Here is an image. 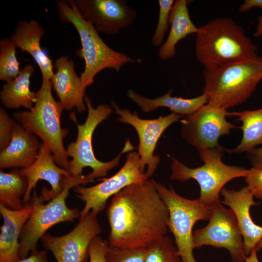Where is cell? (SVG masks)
<instances>
[{
    "instance_id": "obj_1",
    "label": "cell",
    "mask_w": 262,
    "mask_h": 262,
    "mask_svg": "<svg viewBox=\"0 0 262 262\" xmlns=\"http://www.w3.org/2000/svg\"><path fill=\"white\" fill-rule=\"evenodd\" d=\"M153 179L131 184L114 196L107 207L110 246L146 248L168 231L169 211Z\"/></svg>"
},
{
    "instance_id": "obj_2",
    "label": "cell",
    "mask_w": 262,
    "mask_h": 262,
    "mask_svg": "<svg viewBox=\"0 0 262 262\" xmlns=\"http://www.w3.org/2000/svg\"><path fill=\"white\" fill-rule=\"evenodd\" d=\"M258 47L233 19L218 17L198 28L195 54L204 68L255 59Z\"/></svg>"
},
{
    "instance_id": "obj_3",
    "label": "cell",
    "mask_w": 262,
    "mask_h": 262,
    "mask_svg": "<svg viewBox=\"0 0 262 262\" xmlns=\"http://www.w3.org/2000/svg\"><path fill=\"white\" fill-rule=\"evenodd\" d=\"M208 103L227 110L246 101L262 80V57L203 70Z\"/></svg>"
},
{
    "instance_id": "obj_4",
    "label": "cell",
    "mask_w": 262,
    "mask_h": 262,
    "mask_svg": "<svg viewBox=\"0 0 262 262\" xmlns=\"http://www.w3.org/2000/svg\"><path fill=\"white\" fill-rule=\"evenodd\" d=\"M56 3L61 21L72 24L80 38L82 48L78 54L85 62L84 69L80 76L85 91L101 70L109 68L119 72L128 63L141 62L109 47L94 27L82 17L72 0H56Z\"/></svg>"
},
{
    "instance_id": "obj_5",
    "label": "cell",
    "mask_w": 262,
    "mask_h": 262,
    "mask_svg": "<svg viewBox=\"0 0 262 262\" xmlns=\"http://www.w3.org/2000/svg\"><path fill=\"white\" fill-rule=\"evenodd\" d=\"M52 88L50 80H42L33 107L16 112L13 116L27 131L42 140L58 166L68 171L69 161L63 141L69 131L62 128L61 116L64 109L53 98Z\"/></svg>"
},
{
    "instance_id": "obj_6",
    "label": "cell",
    "mask_w": 262,
    "mask_h": 262,
    "mask_svg": "<svg viewBox=\"0 0 262 262\" xmlns=\"http://www.w3.org/2000/svg\"><path fill=\"white\" fill-rule=\"evenodd\" d=\"M84 101L87 107L88 114L83 124L78 123L74 112L69 115L70 118L77 125L78 135L75 142L67 145L66 150L68 157L72 158L69 161L68 168V171L72 176H81L83 168L89 167L92 171L85 176L86 180L92 182L95 179L105 177L109 171L118 165L123 154L136 147L128 139L121 151L114 159L107 162L98 160L93 151V134L98 125L110 116L113 112V109L106 104H99L94 108L90 99L86 96L84 97Z\"/></svg>"
},
{
    "instance_id": "obj_7",
    "label": "cell",
    "mask_w": 262,
    "mask_h": 262,
    "mask_svg": "<svg viewBox=\"0 0 262 262\" xmlns=\"http://www.w3.org/2000/svg\"><path fill=\"white\" fill-rule=\"evenodd\" d=\"M222 147L198 151L204 164L196 168H190L175 158L172 160L170 179L181 182L190 179L198 183L200 192L198 197L204 205L212 207L219 201V194L224 186L230 180L247 176L248 169L243 167L225 164L222 160Z\"/></svg>"
},
{
    "instance_id": "obj_8",
    "label": "cell",
    "mask_w": 262,
    "mask_h": 262,
    "mask_svg": "<svg viewBox=\"0 0 262 262\" xmlns=\"http://www.w3.org/2000/svg\"><path fill=\"white\" fill-rule=\"evenodd\" d=\"M90 182L85 175L72 176L68 178L62 192L45 204L42 196H38L35 189H33L30 203L32 212L20 237L19 256L21 259L27 258L30 252L32 253L37 251L38 241L51 227L60 223L73 222L80 218L81 211L77 208H68L66 200L71 188Z\"/></svg>"
},
{
    "instance_id": "obj_9",
    "label": "cell",
    "mask_w": 262,
    "mask_h": 262,
    "mask_svg": "<svg viewBox=\"0 0 262 262\" xmlns=\"http://www.w3.org/2000/svg\"><path fill=\"white\" fill-rule=\"evenodd\" d=\"M157 189L169 211L168 229L173 233L176 246L183 262H196L194 255L193 229L199 220H209L211 207L203 204L198 198L191 200L167 188L158 182Z\"/></svg>"
},
{
    "instance_id": "obj_10",
    "label": "cell",
    "mask_w": 262,
    "mask_h": 262,
    "mask_svg": "<svg viewBox=\"0 0 262 262\" xmlns=\"http://www.w3.org/2000/svg\"><path fill=\"white\" fill-rule=\"evenodd\" d=\"M208 224L193 231L194 248L203 246L224 248L229 252L233 262H245L247 257L242 235L233 212L220 202L211 207Z\"/></svg>"
},
{
    "instance_id": "obj_11",
    "label": "cell",
    "mask_w": 262,
    "mask_h": 262,
    "mask_svg": "<svg viewBox=\"0 0 262 262\" xmlns=\"http://www.w3.org/2000/svg\"><path fill=\"white\" fill-rule=\"evenodd\" d=\"M126 159L124 165L110 178H102L100 179L102 182L91 187L79 185L74 187L77 197L85 203L80 212V219L90 211L98 215L105 208L109 198L131 184L149 179L140 170L138 152H129Z\"/></svg>"
},
{
    "instance_id": "obj_12",
    "label": "cell",
    "mask_w": 262,
    "mask_h": 262,
    "mask_svg": "<svg viewBox=\"0 0 262 262\" xmlns=\"http://www.w3.org/2000/svg\"><path fill=\"white\" fill-rule=\"evenodd\" d=\"M229 113L209 103L180 120L182 137L198 151L221 147L219 138L235 126L228 121Z\"/></svg>"
},
{
    "instance_id": "obj_13",
    "label": "cell",
    "mask_w": 262,
    "mask_h": 262,
    "mask_svg": "<svg viewBox=\"0 0 262 262\" xmlns=\"http://www.w3.org/2000/svg\"><path fill=\"white\" fill-rule=\"evenodd\" d=\"M111 104L114 113L119 115L117 120L132 126L137 132L140 170L144 173L147 166L145 173L149 178L154 173L161 161L159 155L154 154L159 138L168 127L180 121L183 115L172 113L157 118L145 119L140 118L135 111L131 113L128 109H121L114 101H112Z\"/></svg>"
},
{
    "instance_id": "obj_14",
    "label": "cell",
    "mask_w": 262,
    "mask_h": 262,
    "mask_svg": "<svg viewBox=\"0 0 262 262\" xmlns=\"http://www.w3.org/2000/svg\"><path fill=\"white\" fill-rule=\"evenodd\" d=\"M101 232L97 214L90 211L68 233L54 236L46 233L41 240L57 262H85L91 243Z\"/></svg>"
},
{
    "instance_id": "obj_15",
    "label": "cell",
    "mask_w": 262,
    "mask_h": 262,
    "mask_svg": "<svg viewBox=\"0 0 262 262\" xmlns=\"http://www.w3.org/2000/svg\"><path fill=\"white\" fill-rule=\"evenodd\" d=\"M82 17L99 33L114 35L131 25L137 13L125 0H72Z\"/></svg>"
},
{
    "instance_id": "obj_16",
    "label": "cell",
    "mask_w": 262,
    "mask_h": 262,
    "mask_svg": "<svg viewBox=\"0 0 262 262\" xmlns=\"http://www.w3.org/2000/svg\"><path fill=\"white\" fill-rule=\"evenodd\" d=\"M20 171L28 181L27 190L22 198L25 204L29 203L32 191L39 180L47 181L51 186L49 190L43 186L41 195L45 201H49L62 192L68 178L72 176L68 171L56 164L53 155L43 143L34 163Z\"/></svg>"
},
{
    "instance_id": "obj_17",
    "label": "cell",
    "mask_w": 262,
    "mask_h": 262,
    "mask_svg": "<svg viewBox=\"0 0 262 262\" xmlns=\"http://www.w3.org/2000/svg\"><path fill=\"white\" fill-rule=\"evenodd\" d=\"M220 194L224 198L222 203L229 207L235 215L247 257L262 239V227L254 223L249 212L250 207L258 203L254 200V196L247 186L239 191L223 187Z\"/></svg>"
},
{
    "instance_id": "obj_18",
    "label": "cell",
    "mask_w": 262,
    "mask_h": 262,
    "mask_svg": "<svg viewBox=\"0 0 262 262\" xmlns=\"http://www.w3.org/2000/svg\"><path fill=\"white\" fill-rule=\"evenodd\" d=\"M53 66L56 72L51 81L64 109L75 108L80 114L85 112V91L75 71L73 61L68 56H62L55 60Z\"/></svg>"
},
{
    "instance_id": "obj_19",
    "label": "cell",
    "mask_w": 262,
    "mask_h": 262,
    "mask_svg": "<svg viewBox=\"0 0 262 262\" xmlns=\"http://www.w3.org/2000/svg\"><path fill=\"white\" fill-rule=\"evenodd\" d=\"M32 210L31 203L18 210L8 209L0 204V213L3 220L0 227V262H16L21 259L18 239Z\"/></svg>"
},
{
    "instance_id": "obj_20",
    "label": "cell",
    "mask_w": 262,
    "mask_h": 262,
    "mask_svg": "<svg viewBox=\"0 0 262 262\" xmlns=\"http://www.w3.org/2000/svg\"><path fill=\"white\" fill-rule=\"evenodd\" d=\"M41 145L36 135L16 121L10 143L0 151V168L24 169L30 166L38 157Z\"/></svg>"
},
{
    "instance_id": "obj_21",
    "label": "cell",
    "mask_w": 262,
    "mask_h": 262,
    "mask_svg": "<svg viewBox=\"0 0 262 262\" xmlns=\"http://www.w3.org/2000/svg\"><path fill=\"white\" fill-rule=\"evenodd\" d=\"M45 33L44 28L34 20L20 21L10 39L16 48L30 54L38 65L42 80H50L54 74L52 60L42 50L41 39Z\"/></svg>"
},
{
    "instance_id": "obj_22",
    "label": "cell",
    "mask_w": 262,
    "mask_h": 262,
    "mask_svg": "<svg viewBox=\"0 0 262 262\" xmlns=\"http://www.w3.org/2000/svg\"><path fill=\"white\" fill-rule=\"evenodd\" d=\"M173 89L155 98H149L142 96L131 89L127 92V97L136 103L145 113L155 111L160 107H167L172 113L182 115H190L208 103L207 96L204 94L192 98L171 96Z\"/></svg>"
},
{
    "instance_id": "obj_23",
    "label": "cell",
    "mask_w": 262,
    "mask_h": 262,
    "mask_svg": "<svg viewBox=\"0 0 262 262\" xmlns=\"http://www.w3.org/2000/svg\"><path fill=\"white\" fill-rule=\"evenodd\" d=\"M186 0H175L169 16L170 30L166 41L160 46L158 57L163 61L173 58L176 53V46L188 35L196 33L198 30L192 22Z\"/></svg>"
},
{
    "instance_id": "obj_24",
    "label": "cell",
    "mask_w": 262,
    "mask_h": 262,
    "mask_svg": "<svg viewBox=\"0 0 262 262\" xmlns=\"http://www.w3.org/2000/svg\"><path fill=\"white\" fill-rule=\"evenodd\" d=\"M34 71L32 65H27L20 69L16 78L3 86L0 98L5 107L13 109L23 107L28 110L33 107L37 94L30 89V78Z\"/></svg>"
},
{
    "instance_id": "obj_25",
    "label": "cell",
    "mask_w": 262,
    "mask_h": 262,
    "mask_svg": "<svg viewBox=\"0 0 262 262\" xmlns=\"http://www.w3.org/2000/svg\"><path fill=\"white\" fill-rule=\"evenodd\" d=\"M237 116L242 122L240 128L243 136L239 144L232 149H226L229 153H241L247 152L256 146L262 144V108L254 110H244L230 112L229 116Z\"/></svg>"
},
{
    "instance_id": "obj_26",
    "label": "cell",
    "mask_w": 262,
    "mask_h": 262,
    "mask_svg": "<svg viewBox=\"0 0 262 262\" xmlns=\"http://www.w3.org/2000/svg\"><path fill=\"white\" fill-rule=\"evenodd\" d=\"M28 188L26 177L20 170L13 169L10 172L0 171V204L13 210L22 209L25 205L21 199Z\"/></svg>"
},
{
    "instance_id": "obj_27",
    "label": "cell",
    "mask_w": 262,
    "mask_h": 262,
    "mask_svg": "<svg viewBox=\"0 0 262 262\" xmlns=\"http://www.w3.org/2000/svg\"><path fill=\"white\" fill-rule=\"evenodd\" d=\"M144 262H183L172 239L164 236L146 247Z\"/></svg>"
},
{
    "instance_id": "obj_28",
    "label": "cell",
    "mask_w": 262,
    "mask_h": 262,
    "mask_svg": "<svg viewBox=\"0 0 262 262\" xmlns=\"http://www.w3.org/2000/svg\"><path fill=\"white\" fill-rule=\"evenodd\" d=\"M16 47L10 38L0 41V80L9 82L19 74V63L16 57Z\"/></svg>"
},
{
    "instance_id": "obj_29",
    "label": "cell",
    "mask_w": 262,
    "mask_h": 262,
    "mask_svg": "<svg viewBox=\"0 0 262 262\" xmlns=\"http://www.w3.org/2000/svg\"><path fill=\"white\" fill-rule=\"evenodd\" d=\"M175 0H159V13L157 26L151 38L153 46H161L164 41L165 34L169 26V16Z\"/></svg>"
},
{
    "instance_id": "obj_30",
    "label": "cell",
    "mask_w": 262,
    "mask_h": 262,
    "mask_svg": "<svg viewBox=\"0 0 262 262\" xmlns=\"http://www.w3.org/2000/svg\"><path fill=\"white\" fill-rule=\"evenodd\" d=\"M146 248H119L108 246L106 262H144Z\"/></svg>"
},
{
    "instance_id": "obj_31",
    "label": "cell",
    "mask_w": 262,
    "mask_h": 262,
    "mask_svg": "<svg viewBox=\"0 0 262 262\" xmlns=\"http://www.w3.org/2000/svg\"><path fill=\"white\" fill-rule=\"evenodd\" d=\"M16 121L0 108V150L5 148L11 142L14 125Z\"/></svg>"
},
{
    "instance_id": "obj_32",
    "label": "cell",
    "mask_w": 262,
    "mask_h": 262,
    "mask_svg": "<svg viewBox=\"0 0 262 262\" xmlns=\"http://www.w3.org/2000/svg\"><path fill=\"white\" fill-rule=\"evenodd\" d=\"M108 246V242L99 236L96 237L89 248L90 262H106L105 256Z\"/></svg>"
},
{
    "instance_id": "obj_33",
    "label": "cell",
    "mask_w": 262,
    "mask_h": 262,
    "mask_svg": "<svg viewBox=\"0 0 262 262\" xmlns=\"http://www.w3.org/2000/svg\"><path fill=\"white\" fill-rule=\"evenodd\" d=\"M245 181L254 196L262 199V170L253 167L248 169Z\"/></svg>"
},
{
    "instance_id": "obj_34",
    "label": "cell",
    "mask_w": 262,
    "mask_h": 262,
    "mask_svg": "<svg viewBox=\"0 0 262 262\" xmlns=\"http://www.w3.org/2000/svg\"><path fill=\"white\" fill-rule=\"evenodd\" d=\"M246 156L252 167L262 170V147H254L247 151Z\"/></svg>"
},
{
    "instance_id": "obj_35",
    "label": "cell",
    "mask_w": 262,
    "mask_h": 262,
    "mask_svg": "<svg viewBox=\"0 0 262 262\" xmlns=\"http://www.w3.org/2000/svg\"><path fill=\"white\" fill-rule=\"evenodd\" d=\"M16 262H48L47 252L45 250L36 251L32 253L30 256Z\"/></svg>"
},
{
    "instance_id": "obj_36",
    "label": "cell",
    "mask_w": 262,
    "mask_h": 262,
    "mask_svg": "<svg viewBox=\"0 0 262 262\" xmlns=\"http://www.w3.org/2000/svg\"><path fill=\"white\" fill-rule=\"evenodd\" d=\"M254 7H259L262 9V0H245L239 6V11L245 12Z\"/></svg>"
},
{
    "instance_id": "obj_37",
    "label": "cell",
    "mask_w": 262,
    "mask_h": 262,
    "mask_svg": "<svg viewBox=\"0 0 262 262\" xmlns=\"http://www.w3.org/2000/svg\"><path fill=\"white\" fill-rule=\"evenodd\" d=\"M262 35V15L258 17V24L256 31L254 33L255 37H259Z\"/></svg>"
},
{
    "instance_id": "obj_38",
    "label": "cell",
    "mask_w": 262,
    "mask_h": 262,
    "mask_svg": "<svg viewBox=\"0 0 262 262\" xmlns=\"http://www.w3.org/2000/svg\"><path fill=\"white\" fill-rule=\"evenodd\" d=\"M245 262H259L257 255V250L255 248L252 250L250 254L246 257Z\"/></svg>"
},
{
    "instance_id": "obj_39",
    "label": "cell",
    "mask_w": 262,
    "mask_h": 262,
    "mask_svg": "<svg viewBox=\"0 0 262 262\" xmlns=\"http://www.w3.org/2000/svg\"><path fill=\"white\" fill-rule=\"evenodd\" d=\"M262 248V239L259 242L255 247L256 250L259 251Z\"/></svg>"
},
{
    "instance_id": "obj_40",
    "label": "cell",
    "mask_w": 262,
    "mask_h": 262,
    "mask_svg": "<svg viewBox=\"0 0 262 262\" xmlns=\"http://www.w3.org/2000/svg\"></svg>"
}]
</instances>
